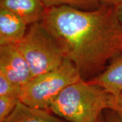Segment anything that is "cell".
<instances>
[{
    "instance_id": "1",
    "label": "cell",
    "mask_w": 122,
    "mask_h": 122,
    "mask_svg": "<svg viewBox=\"0 0 122 122\" xmlns=\"http://www.w3.org/2000/svg\"><path fill=\"white\" fill-rule=\"evenodd\" d=\"M41 23L86 81L100 74L122 52V23L115 6L49 8Z\"/></svg>"
},
{
    "instance_id": "2",
    "label": "cell",
    "mask_w": 122,
    "mask_h": 122,
    "mask_svg": "<svg viewBox=\"0 0 122 122\" xmlns=\"http://www.w3.org/2000/svg\"><path fill=\"white\" fill-rule=\"evenodd\" d=\"M111 94L83 79L66 87L49 111L68 122H96L109 108Z\"/></svg>"
},
{
    "instance_id": "3",
    "label": "cell",
    "mask_w": 122,
    "mask_h": 122,
    "mask_svg": "<svg viewBox=\"0 0 122 122\" xmlns=\"http://www.w3.org/2000/svg\"><path fill=\"white\" fill-rule=\"evenodd\" d=\"M81 79L75 66L66 58L58 68L35 77L24 86L20 101L30 107L49 110L66 87Z\"/></svg>"
},
{
    "instance_id": "4",
    "label": "cell",
    "mask_w": 122,
    "mask_h": 122,
    "mask_svg": "<svg viewBox=\"0 0 122 122\" xmlns=\"http://www.w3.org/2000/svg\"><path fill=\"white\" fill-rule=\"evenodd\" d=\"M15 45L27 61L33 78L58 68L66 59L41 22L29 25L22 41Z\"/></svg>"
},
{
    "instance_id": "5",
    "label": "cell",
    "mask_w": 122,
    "mask_h": 122,
    "mask_svg": "<svg viewBox=\"0 0 122 122\" xmlns=\"http://www.w3.org/2000/svg\"><path fill=\"white\" fill-rule=\"evenodd\" d=\"M0 74L21 87L33 78L27 61L15 44L0 46Z\"/></svg>"
},
{
    "instance_id": "6",
    "label": "cell",
    "mask_w": 122,
    "mask_h": 122,
    "mask_svg": "<svg viewBox=\"0 0 122 122\" xmlns=\"http://www.w3.org/2000/svg\"><path fill=\"white\" fill-rule=\"evenodd\" d=\"M28 26L17 15L0 8V46L18 44L26 35Z\"/></svg>"
},
{
    "instance_id": "7",
    "label": "cell",
    "mask_w": 122,
    "mask_h": 122,
    "mask_svg": "<svg viewBox=\"0 0 122 122\" xmlns=\"http://www.w3.org/2000/svg\"><path fill=\"white\" fill-rule=\"evenodd\" d=\"M0 8L17 15L29 25L41 22L47 9L42 0H0Z\"/></svg>"
},
{
    "instance_id": "8",
    "label": "cell",
    "mask_w": 122,
    "mask_h": 122,
    "mask_svg": "<svg viewBox=\"0 0 122 122\" xmlns=\"http://www.w3.org/2000/svg\"><path fill=\"white\" fill-rule=\"evenodd\" d=\"M87 81L112 94L122 92V52L109 62L102 72Z\"/></svg>"
},
{
    "instance_id": "9",
    "label": "cell",
    "mask_w": 122,
    "mask_h": 122,
    "mask_svg": "<svg viewBox=\"0 0 122 122\" xmlns=\"http://www.w3.org/2000/svg\"><path fill=\"white\" fill-rule=\"evenodd\" d=\"M4 122H68L47 109L30 107L18 102L11 115Z\"/></svg>"
},
{
    "instance_id": "10",
    "label": "cell",
    "mask_w": 122,
    "mask_h": 122,
    "mask_svg": "<svg viewBox=\"0 0 122 122\" xmlns=\"http://www.w3.org/2000/svg\"><path fill=\"white\" fill-rule=\"evenodd\" d=\"M46 8L66 5L78 9L91 10L99 8L101 4L99 0H42Z\"/></svg>"
},
{
    "instance_id": "11",
    "label": "cell",
    "mask_w": 122,
    "mask_h": 122,
    "mask_svg": "<svg viewBox=\"0 0 122 122\" xmlns=\"http://www.w3.org/2000/svg\"><path fill=\"white\" fill-rule=\"evenodd\" d=\"M19 102L18 96H0V122H4L8 117Z\"/></svg>"
},
{
    "instance_id": "12",
    "label": "cell",
    "mask_w": 122,
    "mask_h": 122,
    "mask_svg": "<svg viewBox=\"0 0 122 122\" xmlns=\"http://www.w3.org/2000/svg\"><path fill=\"white\" fill-rule=\"evenodd\" d=\"M22 87L0 74V96H20Z\"/></svg>"
},
{
    "instance_id": "13",
    "label": "cell",
    "mask_w": 122,
    "mask_h": 122,
    "mask_svg": "<svg viewBox=\"0 0 122 122\" xmlns=\"http://www.w3.org/2000/svg\"><path fill=\"white\" fill-rule=\"evenodd\" d=\"M109 110H111L122 117V92L111 94L109 100Z\"/></svg>"
},
{
    "instance_id": "14",
    "label": "cell",
    "mask_w": 122,
    "mask_h": 122,
    "mask_svg": "<svg viewBox=\"0 0 122 122\" xmlns=\"http://www.w3.org/2000/svg\"><path fill=\"white\" fill-rule=\"evenodd\" d=\"M105 122H122V117L111 110H106L104 114Z\"/></svg>"
},
{
    "instance_id": "15",
    "label": "cell",
    "mask_w": 122,
    "mask_h": 122,
    "mask_svg": "<svg viewBox=\"0 0 122 122\" xmlns=\"http://www.w3.org/2000/svg\"><path fill=\"white\" fill-rule=\"evenodd\" d=\"M101 5L116 6L122 2V0H99Z\"/></svg>"
},
{
    "instance_id": "16",
    "label": "cell",
    "mask_w": 122,
    "mask_h": 122,
    "mask_svg": "<svg viewBox=\"0 0 122 122\" xmlns=\"http://www.w3.org/2000/svg\"><path fill=\"white\" fill-rule=\"evenodd\" d=\"M115 7L116 13H117L118 18H119V21L122 23V2Z\"/></svg>"
},
{
    "instance_id": "17",
    "label": "cell",
    "mask_w": 122,
    "mask_h": 122,
    "mask_svg": "<svg viewBox=\"0 0 122 122\" xmlns=\"http://www.w3.org/2000/svg\"><path fill=\"white\" fill-rule=\"evenodd\" d=\"M96 122H105V119H104V116H103V114L101 115V117H100Z\"/></svg>"
}]
</instances>
